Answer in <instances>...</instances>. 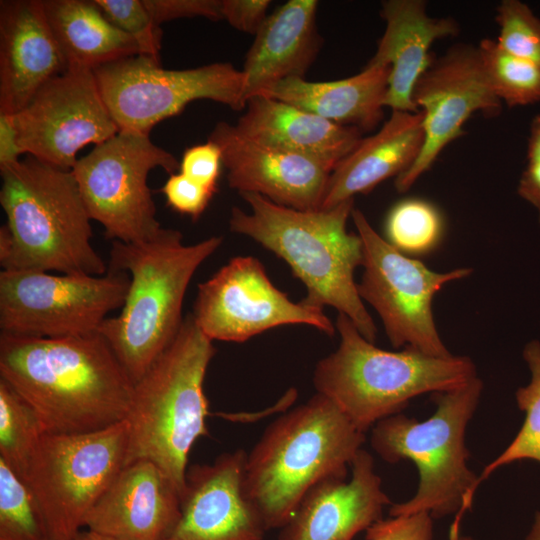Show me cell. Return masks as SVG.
Returning a JSON list of instances; mask_svg holds the SVG:
<instances>
[{"instance_id": "8992f818", "label": "cell", "mask_w": 540, "mask_h": 540, "mask_svg": "<svg viewBox=\"0 0 540 540\" xmlns=\"http://www.w3.org/2000/svg\"><path fill=\"white\" fill-rule=\"evenodd\" d=\"M215 352L213 341L191 314L133 387L126 418L129 435L125 464L139 459L152 461L181 494L190 450L200 437L208 435L204 380Z\"/></svg>"}, {"instance_id": "f1b7e54d", "label": "cell", "mask_w": 540, "mask_h": 540, "mask_svg": "<svg viewBox=\"0 0 540 540\" xmlns=\"http://www.w3.org/2000/svg\"><path fill=\"white\" fill-rule=\"evenodd\" d=\"M444 220L439 209L420 198L396 203L385 221L386 240L407 256L425 255L440 243Z\"/></svg>"}, {"instance_id": "ac0fdd59", "label": "cell", "mask_w": 540, "mask_h": 540, "mask_svg": "<svg viewBox=\"0 0 540 540\" xmlns=\"http://www.w3.org/2000/svg\"><path fill=\"white\" fill-rule=\"evenodd\" d=\"M218 145L228 185L297 210L321 207L330 171L319 163L260 144L221 121L209 139Z\"/></svg>"}, {"instance_id": "1f68e13d", "label": "cell", "mask_w": 540, "mask_h": 540, "mask_svg": "<svg viewBox=\"0 0 540 540\" xmlns=\"http://www.w3.org/2000/svg\"><path fill=\"white\" fill-rule=\"evenodd\" d=\"M523 357L531 371V381L516 391V401L525 419L513 441L479 476L480 482L487 479L499 467L521 460L540 463V342H529Z\"/></svg>"}, {"instance_id": "f546056e", "label": "cell", "mask_w": 540, "mask_h": 540, "mask_svg": "<svg viewBox=\"0 0 540 540\" xmlns=\"http://www.w3.org/2000/svg\"><path fill=\"white\" fill-rule=\"evenodd\" d=\"M481 61L496 96L509 107L540 101V67L483 39L478 45Z\"/></svg>"}, {"instance_id": "2e32d148", "label": "cell", "mask_w": 540, "mask_h": 540, "mask_svg": "<svg viewBox=\"0 0 540 540\" xmlns=\"http://www.w3.org/2000/svg\"><path fill=\"white\" fill-rule=\"evenodd\" d=\"M412 100L423 115L424 142L416 161L396 177L395 188L401 193L430 169L448 144L462 136L472 114L495 115L502 107L478 48L463 43L432 59L413 88Z\"/></svg>"}, {"instance_id": "9a60e30c", "label": "cell", "mask_w": 540, "mask_h": 540, "mask_svg": "<svg viewBox=\"0 0 540 540\" xmlns=\"http://www.w3.org/2000/svg\"><path fill=\"white\" fill-rule=\"evenodd\" d=\"M12 117L25 154L67 170L86 145H98L120 131L93 70L82 67H68L49 80Z\"/></svg>"}, {"instance_id": "7402d4cb", "label": "cell", "mask_w": 540, "mask_h": 540, "mask_svg": "<svg viewBox=\"0 0 540 540\" xmlns=\"http://www.w3.org/2000/svg\"><path fill=\"white\" fill-rule=\"evenodd\" d=\"M317 8L315 0H289L268 15L241 70L246 102L283 80L304 78L321 46Z\"/></svg>"}, {"instance_id": "52a82bcc", "label": "cell", "mask_w": 540, "mask_h": 540, "mask_svg": "<svg viewBox=\"0 0 540 540\" xmlns=\"http://www.w3.org/2000/svg\"><path fill=\"white\" fill-rule=\"evenodd\" d=\"M335 326L339 346L316 364L313 385L363 433L401 413L414 397L449 391L477 377L469 357H435L411 347L380 349L343 314Z\"/></svg>"}, {"instance_id": "7bdbcfd3", "label": "cell", "mask_w": 540, "mask_h": 540, "mask_svg": "<svg viewBox=\"0 0 540 540\" xmlns=\"http://www.w3.org/2000/svg\"><path fill=\"white\" fill-rule=\"evenodd\" d=\"M526 540H540V512L536 513L531 529L526 536Z\"/></svg>"}, {"instance_id": "d6a6232c", "label": "cell", "mask_w": 540, "mask_h": 540, "mask_svg": "<svg viewBox=\"0 0 540 540\" xmlns=\"http://www.w3.org/2000/svg\"><path fill=\"white\" fill-rule=\"evenodd\" d=\"M496 10L499 46L540 67V19L519 0H503Z\"/></svg>"}, {"instance_id": "836d02e7", "label": "cell", "mask_w": 540, "mask_h": 540, "mask_svg": "<svg viewBox=\"0 0 540 540\" xmlns=\"http://www.w3.org/2000/svg\"><path fill=\"white\" fill-rule=\"evenodd\" d=\"M105 17L131 37L139 55L159 60L162 29L151 18L143 0H93Z\"/></svg>"}, {"instance_id": "8d00e7d4", "label": "cell", "mask_w": 540, "mask_h": 540, "mask_svg": "<svg viewBox=\"0 0 540 540\" xmlns=\"http://www.w3.org/2000/svg\"><path fill=\"white\" fill-rule=\"evenodd\" d=\"M168 205L175 211L198 218L206 209L214 191L194 182L182 173H172L162 187Z\"/></svg>"}, {"instance_id": "6da1fadb", "label": "cell", "mask_w": 540, "mask_h": 540, "mask_svg": "<svg viewBox=\"0 0 540 540\" xmlns=\"http://www.w3.org/2000/svg\"><path fill=\"white\" fill-rule=\"evenodd\" d=\"M0 379L49 434L90 433L126 420L134 387L99 332L59 338L1 333Z\"/></svg>"}, {"instance_id": "74e56055", "label": "cell", "mask_w": 540, "mask_h": 540, "mask_svg": "<svg viewBox=\"0 0 540 540\" xmlns=\"http://www.w3.org/2000/svg\"><path fill=\"white\" fill-rule=\"evenodd\" d=\"M157 25L179 18L205 17L223 20L221 0H143Z\"/></svg>"}, {"instance_id": "e575fe53", "label": "cell", "mask_w": 540, "mask_h": 540, "mask_svg": "<svg viewBox=\"0 0 540 540\" xmlns=\"http://www.w3.org/2000/svg\"><path fill=\"white\" fill-rule=\"evenodd\" d=\"M433 518L427 512L380 519L365 531L366 540H432Z\"/></svg>"}, {"instance_id": "b9f144b4", "label": "cell", "mask_w": 540, "mask_h": 540, "mask_svg": "<svg viewBox=\"0 0 540 540\" xmlns=\"http://www.w3.org/2000/svg\"><path fill=\"white\" fill-rule=\"evenodd\" d=\"M74 540H116V539L100 535L88 529H83L82 531L79 532V534L76 536Z\"/></svg>"}, {"instance_id": "4fadbf2b", "label": "cell", "mask_w": 540, "mask_h": 540, "mask_svg": "<svg viewBox=\"0 0 540 540\" xmlns=\"http://www.w3.org/2000/svg\"><path fill=\"white\" fill-rule=\"evenodd\" d=\"M351 218L363 242L364 271L358 293L380 316L392 346L435 357L452 355L437 331L432 303L445 284L468 277L472 269L433 271L395 249L359 209H353Z\"/></svg>"}, {"instance_id": "9c48e42d", "label": "cell", "mask_w": 540, "mask_h": 540, "mask_svg": "<svg viewBox=\"0 0 540 540\" xmlns=\"http://www.w3.org/2000/svg\"><path fill=\"white\" fill-rule=\"evenodd\" d=\"M126 420L82 434L44 433L24 480L41 506L49 540H74L85 519L123 468Z\"/></svg>"}, {"instance_id": "30bf717a", "label": "cell", "mask_w": 540, "mask_h": 540, "mask_svg": "<svg viewBox=\"0 0 540 540\" xmlns=\"http://www.w3.org/2000/svg\"><path fill=\"white\" fill-rule=\"evenodd\" d=\"M179 170L173 154L155 145L148 134L120 130L78 158L72 172L90 218L107 238L122 243L151 239L162 228L147 184L150 171Z\"/></svg>"}, {"instance_id": "4dcf8cb0", "label": "cell", "mask_w": 540, "mask_h": 540, "mask_svg": "<svg viewBox=\"0 0 540 540\" xmlns=\"http://www.w3.org/2000/svg\"><path fill=\"white\" fill-rule=\"evenodd\" d=\"M0 540H49L47 524L28 483L0 459Z\"/></svg>"}, {"instance_id": "44dd1931", "label": "cell", "mask_w": 540, "mask_h": 540, "mask_svg": "<svg viewBox=\"0 0 540 540\" xmlns=\"http://www.w3.org/2000/svg\"><path fill=\"white\" fill-rule=\"evenodd\" d=\"M67 69L42 0L1 1L0 112L22 110L43 85Z\"/></svg>"}, {"instance_id": "83f0119b", "label": "cell", "mask_w": 540, "mask_h": 540, "mask_svg": "<svg viewBox=\"0 0 540 540\" xmlns=\"http://www.w3.org/2000/svg\"><path fill=\"white\" fill-rule=\"evenodd\" d=\"M44 433L34 409L0 379V459L23 479Z\"/></svg>"}, {"instance_id": "e0dca14e", "label": "cell", "mask_w": 540, "mask_h": 540, "mask_svg": "<svg viewBox=\"0 0 540 540\" xmlns=\"http://www.w3.org/2000/svg\"><path fill=\"white\" fill-rule=\"evenodd\" d=\"M247 453L188 466L179 519L165 540H264L266 526L243 491Z\"/></svg>"}, {"instance_id": "603a6c76", "label": "cell", "mask_w": 540, "mask_h": 540, "mask_svg": "<svg viewBox=\"0 0 540 540\" xmlns=\"http://www.w3.org/2000/svg\"><path fill=\"white\" fill-rule=\"evenodd\" d=\"M380 15L385 31L369 62L390 67L384 106L418 112L412 91L432 61L430 48L438 39L455 36L459 26L451 18L430 17L422 0L383 1Z\"/></svg>"}, {"instance_id": "5b68a950", "label": "cell", "mask_w": 540, "mask_h": 540, "mask_svg": "<svg viewBox=\"0 0 540 540\" xmlns=\"http://www.w3.org/2000/svg\"><path fill=\"white\" fill-rule=\"evenodd\" d=\"M222 241L211 236L188 245L172 228H161L143 242L113 241L108 268L127 272L130 286L120 313L108 317L98 332L133 384L176 337L190 281Z\"/></svg>"}, {"instance_id": "d4e9b609", "label": "cell", "mask_w": 540, "mask_h": 540, "mask_svg": "<svg viewBox=\"0 0 540 540\" xmlns=\"http://www.w3.org/2000/svg\"><path fill=\"white\" fill-rule=\"evenodd\" d=\"M421 111H392L375 134L362 138L329 175L320 209H331L366 194L379 183L398 177L419 156L423 142Z\"/></svg>"}, {"instance_id": "ee69618b", "label": "cell", "mask_w": 540, "mask_h": 540, "mask_svg": "<svg viewBox=\"0 0 540 540\" xmlns=\"http://www.w3.org/2000/svg\"><path fill=\"white\" fill-rule=\"evenodd\" d=\"M450 540H476V539L469 536H460L458 532H451Z\"/></svg>"}, {"instance_id": "8fae6325", "label": "cell", "mask_w": 540, "mask_h": 540, "mask_svg": "<svg viewBox=\"0 0 540 540\" xmlns=\"http://www.w3.org/2000/svg\"><path fill=\"white\" fill-rule=\"evenodd\" d=\"M102 99L119 130L148 134L190 102L212 100L243 110L244 77L228 62L171 70L158 59L134 55L93 70Z\"/></svg>"}, {"instance_id": "f35d334b", "label": "cell", "mask_w": 540, "mask_h": 540, "mask_svg": "<svg viewBox=\"0 0 540 540\" xmlns=\"http://www.w3.org/2000/svg\"><path fill=\"white\" fill-rule=\"evenodd\" d=\"M518 194L536 208L540 222V115L531 122L527 164L519 180Z\"/></svg>"}, {"instance_id": "cb8c5ba5", "label": "cell", "mask_w": 540, "mask_h": 540, "mask_svg": "<svg viewBox=\"0 0 540 540\" xmlns=\"http://www.w3.org/2000/svg\"><path fill=\"white\" fill-rule=\"evenodd\" d=\"M234 124L246 137L311 159L330 172L362 139V131L267 96L247 100Z\"/></svg>"}, {"instance_id": "4316f807", "label": "cell", "mask_w": 540, "mask_h": 540, "mask_svg": "<svg viewBox=\"0 0 540 540\" xmlns=\"http://www.w3.org/2000/svg\"><path fill=\"white\" fill-rule=\"evenodd\" d=\"M42 5L68 67L94 70L139 54L135 41L115 27L93 0H42Z\"/></svg>"}, {"instance_id": "d590c367", "label": "cell", "mask_w": 540, "mask_h": 540, "mask_svg": "<svg viewBox=\"0 0 540 540\" xmlns=\"http://www.w3.org/2000/svg\"><path fill=\"white\" fill-rule=\"evenodd\" d=\"M222 166L220 148L208 140L185 150L179 163V172L215 192Z\"/></svg>"}, {"instance_id": "5bb4252c", "label": "cell", "mask_w": 540, "mask_h": 540, "mask_svg": "<svg viewBox=\"0 0 540 540\" xmlns=\"http://www.w3.org/2000/svg\"><path fill=\"white\" fill-rule=\"evenodd\" d=\"M192 316L212 341L244 342L292 324L309 325L328 336L337 331L323 309L295 303L276 288L263 264L252 256L232 258L200 283Z\"/></svg>"}, {"instance_id": "d6986e66", "label": "cell", "mask_w": 540, "mask_h": 540, "mask_svg": "<svg viewBox=\"0 0 540 540\" xmlns=\"http://www.w3.org/2000/svg\"><path fill=\"white\" fill-rule=\"evenodd\" d=\"M180 496L155 463L130 462L89 511L84 529L116 540H165L179 519Z\"/></svg>"}, {"instance_id": "ab89813d", "label": "cell", "mask_w": 540, "mask_h": 540, "mask_svg": "<svg viewBox=\"0 0 540 540\" xmlns=\"http://www.w3.org/2000/svg\"><path fill=\"white\" fill-rule=\"evenodd\" d=\"M222 17L233 28L255 35L268 17L270 0H221Z\"/></svg>"}, {"instance_id": "277c9868", "label": "cell", "mask_w": 540, "mask_h": 540, "mask_svg": "<svg viewBox=\"0 0 540 540\" xmlns=\"http://www.w3.org/2000/svg\"><path fill=\"white\" fill-rule=\"evenodd\" d=\"M365 433L316 393L267 426L247 453L243 491L267 530L281 529L319 482L347 478Z\"/></svg>"}, {"instance_id": "ba28073f", "label": "cell", "mask_w": 540, "mask_h": 540, "mask_svg": "<svg viewBox=\"0 0 540 540\" xmlns=\"http://www.w3.org/2000/svg\"><path fill=\"white\" fill-rule=\"evenodd\" d=\"M482 390V381L475 377L458 388L434 393L436 410L427 420L399 413L371 428V446L384 461L408 459L419 471L417 492L406 502L392 504L390 516L427 512L437 519L456 515L451 529L458 530L480 484L479 476L467 466L470 453L465 431Z\"/></svg>"}, {"instance_id": "60d3db41", "label": "cell", "mask_w": 540, "mask_h": 540, "mask_svg": "<svg viewBox=\"0 0 540 540\" xmlns=\"http://www.w3.org/2000/svg\"><path fill=\"white\" fill-rule=\"evenodd\" d=\"M22 154L12 114L0 112V168L19 162Z\"/></svg>"}, {"instance_id": "ffe728a7", "label": "cell", "mask_w": 540, "mask_h": 540, "mask_svg": "<svg viewBox=\"0 0 540 540\" xmlns=\"http://www.w3.org/2000/svg\"><path fill=\"white\" fill-rule=\"evenodd\" d=\"M351 469L349 481L330 478L313 486L280 529L278 540H353L382 519L391 502L373 457L361 449Z\"/></svg>"}, {"instance_id": "7a4b0ae2", "label": "cell", "mask_w": 540, "mask_h": 540, "mask_svg": "<svg viewBox=\"0 0 540 540\" xmlns=\"http://www.w3.org/2000/svg\"><path fill=\"white\" fill-rule=\"evenodd\" d=\"M240 196L250 211L233 207L230 231L250 237L283 259L306 287L304 303L334 307L374 343L377 327L354 280L363 263V242L346 228L354 198L331 209L297 210L255 193Z\"/></svg>"}, {"instance_id": "3957f363", "label": "cell", "mask_w": 540, "mask_h": 540, "mask_svg": "<svg viewBox=\"0 0 540 540\" xmlns=\"http://www.w3.org/2000/svg\"><path fill=\"white\" fill-rule=\"evenodd\" d=\"M2 270L104 275L108 267L94 249L91 218L72 170L28 155L0 168Z\"/></svg>"}, {"instance_id": "484cf974", "label": "cell", "mask_w": 540, "mask_h": 540, "mask_svg": "<svg viewBox=\"0 0 540 540\" xmlns=\"http://www.w3.org/2000/svg\"><path fill=\"white\" fill-rule=\"evenodd\" d=\"M390 67L368 62L353 76L323 82L289 78L265 95L316 114L331 122L373 130L384 115Z\"/></svg>"}, {"instance_id": "7c38bea8", "label": "cell", "mask_w": 540, "mask_h": 540, "mask_svg": "<svg viewBox=\"0 0 540 540\" xmlns=\"http://www.w3.org/2000/svg\"><path fill=\"white\" fill-rule=\"evenodd\" d=\"M130 286L125 271L104 275L1 270V333L73 337L98 332L109 313L122 308Z\"/></svg>"}]
</instances>
